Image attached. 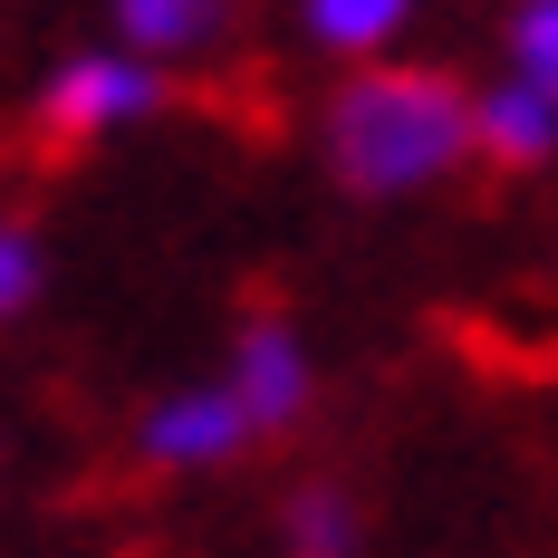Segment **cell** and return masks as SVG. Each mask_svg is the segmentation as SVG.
<instances>
[{"label": "cell", "instance_id": "obj_7", "mask_svg": "<svg viewBox=\"0 0 558 558\" xmlns=\"http://www.w3.org/2000/svg\"><path fill=\"white\" fill-rule=\"evenodd\" d=\"M404 20H414V0H299V29L337 58H376L404 39Z\"/></svg>", "mask_w": 558, "mask_h": 558}, {"label": "cell", "instance_id": "obj_4", "mask_svg": "<svg viewBox=\"0 0 558 558\" xmlns=\"http://www.w3.org/2000/svg\"><path fill=\"white\" fill-rule=\"evenodd\" d=\"M222 386L231 404L251 414V434H289L299 414H308V347H299V328L289 318H251L241 328V347H231V366H222Z\"/></svg>", "mask_w": 558, "mask_h": 558}, {"label": "cell", "instance_id": "obj_10", "mask_svg": "<svg viewBox=\"0 0 558 558\" xmlns=\"http://www.w3.org/2000/svg\"><path fill=\"white\" fill-rule=\"evenodd\" d=\"M39 289H49V251H39V231L0 222V318H20Z\"/></svg>", "mask_w": 558, "mask_h": 558}, {"label": "cell", "instance_id": "obj_2", "mask_svg": "<svg viewBox=\"0 0 558 558\" xmlns=\"http://www.w3.org/2000/svg\"><path fill=\"white\" fill-rule=\"evenodd\" d=\"M155 107H165V68L135 58V49H77V58H58L49 77H39V125H49L58 145L125 135V125H145Z\"/></svg>", "mask_w": 558, "mask_h": 558}, {"label": "cell", "instance_id": "obj_3", "mask_svg": "<svg viewBox=\"0 0 558 558\" xmlns=\"http://www.w3.org/2000/svg\"><path fill=\"white\" fill-rule=\"evenodd\" d=\"M251 444V414L231 404V386H173L135 414V452L155 472H213Z\"/></svg>", "mask_w": 558, "mask_h": 558}, {"label": "cell", "instance_id": "obj_5", "mask_svg": "<svg viewBox=\"0 0 558 558\" xmlns=\"http://www.w3.org/2000/svg\"><path fill=\"white\" fill-rule=\"evenodd\" d=\"M472 155H492V165L530 173L558 155V97L549 87H530V77H492L482 97H472Z\"/></svg>", "mask_w": 558, "mask_h": 558}, {"label": "cell", "instance_id": "obj_1", "mask_svg": "<svg viewBox=\"0 0 558 558\" xmlns=\"http://www.w3.org/2000/svg\"><path fill=\"white\" fill-rule=\"evenodd\" d=\"M472 155V97L444 68L366 58L328 97V165L356 203H404Z\"/></svg>", "mask_w": 558, "mask_h": 558}, {"label": "cell", "instance_id": "obj_6", "mask_svg": "<svg viewBox=\"0 0 558 558\" xmlns=\"http://www.w3.org/2000/svg\"><path fill=\"white\" fill-rule=\"evenodd\" d=\"M107 10H116V49L155 58V68L213 58L231 39V20H241V0H107Z\"/></svg>", "mask_w": 558, "mask_h": 558}, {"label": "cell", "instance_id": "obj_9", "mask_svg": "<svg viewBox=\"0 0 558 558\" xmlns=\"http://www.w3.org/2000/svg\"><path fill=\"white\" fill-rule=\"evenodd\" d=\"M510 77L558 97V0H520L510 10Z\"/></svg>", "mask_w": 558, "mask_h": 558}, {"label": "cell", "instance_id": "obj_8", "mask_svg": "<svg viewBox=\"0 0 558 558\" xmlns=\"http://www.w3.org/2000/svg\"><path fill=\"white\" fill-rule=\"evenodd\" d=\"M356 539H366V520H356V501L347 492H289V510H279V549L289 558H356Z\"/></svg>", "mask_w": 558, "mask_h": 558}]
</instances>
